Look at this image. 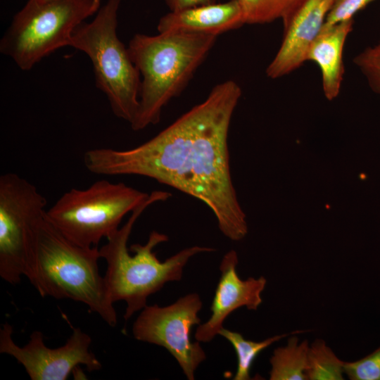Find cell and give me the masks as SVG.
Wrapping results in <instances>:
<instances>
[{
  "label": "cell",
  "instance_id": "1",
  "mask_svg": "<svg viewBox=\"0 0 380 380\" xmlns=\"http://www.w3.org/2000/svg\"><path fill=\"white\" fill-rule=\"evenodd\" d=\"M241 96L235 81L219 83L151 139L130 149L88 150L84 165L99 175L151 178L196 198L210 209L220 232L239 241L248 229L232 179L228 134Z\"/></svg>",
  "mask_w": 380,
  "mask_h": 380
},
{
  "label": "cell",
  "instance_id": "2",
  "mask_svg": "<svg viewBox=\"0 0 380 380\" xmlns=\"http://www.w3.org/2000/svg\"><path fill=\"white\" fill-rule=\"evenodd\" d=\"M170 196L169 192L152 191L151 198L132 211L127 221L108 236L107 243L99 248L101 258L107 263L104 280L108 297L113 303L118 300L126 303L125 320L146 306L148 297L166 283L180 281L184 267L191 258L215 251L211 247L194 246L160 261L153 248L167 242L168 236L157 231L150 233L145 244L135 243L128 249L129 236L141 215L151 205Z\"/></svg>",
  "mask_w": 380,
  "mask_h": 380
},
{
  "label": "cell",
  "instance_id": "3",
  "mask_svg": "<svg viewBox=\"0 0 380 380\" xmlns=\"http://www.w3.org/2000/svg\"><path fill=\"white\" fill-rule=\"evenodd\" d=\"M100 258L97 246L87 248L72 242L44 213L36 226L26 277L42 297L82 303L113 327L117 313L99 272Z\"/></svg>",
  "mask_w": 380,
  "mask_h": 380
},
{
  "label": "cell",
  "instance_id": "4",
  "mask_svg": "<svg viewBox=\"0 0 380 380\" xmlns=\"http://www.w3.org/2000/svg\"><path fill=\"white\" fill-rule=\"evenodd\" d=\"M217 36L189 33L136 34L127 49L141 77L134 131L157 124L163 108L187 85Z\"/></svg>",
  "mask_w": 380,
  "mask_h": 380
},
{
  "label": "cell",
  "instance_id": "5",
  "mask_svg": "<svg viewBox=\"0 0 380 380\" xmlns=\"http://www.w3.org/2000/svg\"><path fill=\"white\" fill-rule=\"evenodd\" d=\"M122 0H106L89 22L77 27L69 46L91 62L96 85L106 96L113 114L129 124L139 106L140 74L117 34Z\"/></svg>",
  "mask_w": 380,
  "mask_h": 380
},
{
  "label": "cell",
  "instance_id": "6",
  "mask_svg": "<svg viewBox=\"0 0 380 380\" xmlns=\"http://www.w3.org/2000/svg\"><path fill=\"white\" fill-rule=\"evenodd\" d=\"M101 6V0H27L2 36L0 51L22 70H30L55 51L69 46L77 27Z\"/></svg>",
  "mask_w": 380,
  "mask_h": 380
},
{
  "label": "cell",
  "instance_id": "7",
  "mask_svg": "<svg viewBox=\"0 0 380 380\" xmlns=\"http://www.w3.org/2000/svg\"><path fill=\"white\" fill-rule=\"evenodd\" d=\"M148 194L108 180L83 189H71L46 210L47 220L68 239L83 247L97 246L118 229L123 217L148 201Z\"/></svg>",
  "mask_w": 380,
  "mask_h": 380
},
{
  "label": "cell",
  "instance_id": "8",
  "mask_svg": "<svg viewBox=\"0 0 380 380\" xmlns=\"http://www.w3.org/2000/svg\"><path fill=\"white\" fill-rule=\"evenodd\" d=\"M46 199L27 179L12 172L0 177V277L11 284L26 276L36 226Z\"/></svg>",
  "mask_w": 380,
  "mask_h": 380
},
{
  "label": "cell",
  "instance_id": "9",
  "mask_svg": "<svg viewBox=\"0 0 380 380\" xmlns=\"http://www.w3.org/2000/svg\"><path fill=\"white\" fill-rule=\"evenodd\" d=\"M203 302L196 293H188L175 303L160 307L146 305L132 325L135 339L165 348L175 357L188 380L206 359L200 342L191 341V329L199 325L198 314Z\"/></svg>",
  "mask_w": 380,
  "mask_h": 380
},
{
  "label": "cell",
  "instance_id": "10",
  "mask_svg": "<svg viewBox=\"0 0 380 380\" xmlns=\"http://www.w3.org/2000/svg\"><path fill=\"white\" fill-rule=\"evenodd\" d=\"M13 327L6 322L0 329V353L13 357L21 364L32 380H66L74 369L84 365L88 372L101 369L102 365L89 350L91 338L80 328H75L66 343L50 348L43 334L34 331L28 343L18 346L12 338Z\"/></svg>",
  "mask_w": 380,
  "mask_h": 380
},
{
  "label": "cell",
  "instance_id": "11",
  "mask_svg": "<svg viewBox=\"0 0 380 380\" xmlns=\"http://www.w3.org/2000/svg\"><path fill=\"white\" fill-rule=\"evenodd\" d=\"M239 263L236 251L227 252L220 264V277L212 301L210 318L199 324L195 338L200 343L211 341L223 328L226 318L241 307L257 310L262 302L261 294L267 279L263 276L241 279L236 271Z\"/></svg>",
  "mask_w": 380,
  "mask_h": 380
},
{
  "label": "cell",
  "instance_id": "12",
  "mask_svg": "<svg viewBox=\"0 0 380 380\" xmlns=\"http://www.w3.org/2000/svg\"><path fill=\"white\" fill-rule=\"evenodd\" d=\"M332 3L333 0H300L282 20L284 37L266 69L268 77H281L307 61L309 49L322 30Z\"/></svg>",
  "mask_w": 380,
  "mask_h": 380
},
{
  "label": "cell",
  "instance_id": "13",
  "mask_svg": "<svg viewBox=\"0 0 380 380\" xmlns=\"http://www.w3.org/2000/svg\"><path fill=\"white\" fill-rule=\"evenodd\" d=\"M244 23L239 0L214 3L170 11L160 18L159 33L215 35L237 29Z\"/></svg>",
  "mask_w": 380,
  "mask_h": 380
},
{
  "label": "cell",
  "instance_id": "14",
  "mask_svg": "<svg viewBox=\"0 0 380 380\" xmlns=\"http://www.w3.org/2000/svg\"><path fill=\"white\" fill-rule=\"evenodd\" d=\"M353 23L352 18L331 25H324L307 54V61L315 63L321 70L323 91L329 101L340 92L345 72L343 49Z\"/></svg>",
  "mask_w": 380,
  "mask_h": 380
},
{
  "label": "cell",
  "instance_id": "15",
  "mask_svg": "<svg viewBox=\"0 0 380 380\" xmlns=\"http://www.w3.org/2000/svg\"><path fill=\"white\" fill-rule=\"evenodd\" d=\"M294 334L284 346L275 348L270 358V380H307L306 368L310 343L300 341Z\"/></svg>",
  "mask_w": 380,
  "mask_h": 380
},
{
  "label": "cell",
  "instance_id": "16",
  "mask_svg": "<svg viewBox=\"0 0 380 380\" xmlns=\"http://www.w3.org/2000/svg\"><path fill=\"white\" fill-rule=\"evenodd\" d=\"M310 330H296L274 335L261 341L246 339L241 334L222 328L219 335L227 339L233 346L237 357V369L233 379L249 380L251 368L256 357L265 349L294 334H303Z\"/></svg>",
  "mask_w": 380,
  "mask_h": 380
},
{
  "label": "cell",
  "instance_id": "17",
  "mask_svg": "<svg viewBox=\"0 0 380 380\" xmlns=\"http://www.w3.org/2000/svg\"><path fill=\"white\" fill-rule=\"evenodd\" d=\"M344 363L324 340L316 338L308 350L307 380L345 379Z\"/></svg>",
  "mask_w": 380,
  "mask_h": 380
},
{
  "label": "cell",
  "instance_id": "18",
  "mask_svg": "<svg viewBox=\"0 0 380 380\" xmlns=\"http://www.w3.org/2000/svg\"><path fill=\"white\" fill-rule=\"evenodd\" d=\"M300 0H239L245 24H265L283 20Z\"/></svg>",
  "mask_w": 380,
  "mask_h": 380
},
{
  "label": "cell",
  "instance_id": "19",
  "mask_svg": "<svg viewBox=\"0 0 380 380\" xmlns=\"http://www.w3.org/2000/svg\"><path fill=\"white\" fill-rule=\"evenodd\" d=\"M353 63L365 77L371 89L380 94V42L358 53Z\"/></svg>",
  "mask_w": 380,
  "mask_h": 380
},
{
  "label": "cell",
  "instance_id": "20",
  "mask_svg": "<svg viewBox=\"0 0 380 380\" xmlns=\"http://www.w3.org/2000/svg\"><path fill=\"white\" fill-rule=\"evenodd\" d=\"M344 372L350 380H380V346L359 360L345 362Z\"/></svg>",
  "mask_w": 380,
  "mask_h": 380
},
{
  "label": "cell",
  "instance_id": "21",
  "mask_svg": "<svg viewBox=\"0 0 380 380\" xmlns=\"http://www.w3.org/2000/svg\"><path fill=\"white\" fill-rule=\"evenodd\" d=\"M374 0H333L324 25H331L353 18L360 11Z\"/></svg>",
  "mask_w": 380,
  "mask_h": 380
},
{
  "label": "cell",
  "instance_id": "22",
  "mask_svg": "<svg viewBox=\"0 0 380 380\" xmlns=\"http://www.w3.org/2000/svg\"><path fill=\"white\" fill-rule=\"evenodd\" d=\"M170 11L216 3V0H164Z\"/></svg>",
  "mask_w": 380,
  "mask_h": 380
}]
</instances>
